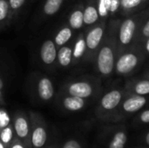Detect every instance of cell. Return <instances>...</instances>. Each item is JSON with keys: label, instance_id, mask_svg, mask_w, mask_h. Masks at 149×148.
Returning <instances> with one entry per match:
<instances>
[{"label": "cell", "instance_id": "cell-1", "mask_svg": "<svg viewBox=\"0 0 149 148\" xmlns=\"http://www.w3.org/2000/svg\"><path fill=\"white\" fill-rule=\"evenodd\" d=\"M100 139L105 148H126L128 131L122 124L107 126L103 129Z\"/></svg>", "mask_w": 149, "mask_h": 148}, {"label": "cell", "instance_id": "cell-2", "mask_svg": "<svg viewBox=\"0 0 149 148\" xmlns=\"http://www.w3.org/2000/svg\"><path fill=\"white\" fill-rule=\"evenodd\" d=\"M122 95L117 90L107 93L100 101V119L108 123H116L117 108L120 105Z\"/></svg>", "mask_w": 149, "mask_h": 148}, {"label": "cell", "instance_id": "cell-3", "mask_svg": "<svg viewBox=\"0 0 149 148\" xmlns=\"http://www.w3.org/2000/svg\"><path fill=\"white\" fill-rule=\"evenodd\" d=\"M31 134L32 148H45L48 142L47 126L43 120L35 115H31Z\"/></svg>", "mask_w": 149, "mask_h": 148}, {"label": "cell", "instance_id": "cell-4", "mask_svg": "<svg viewBox=\"0 0 149 148\" xmlns=\"http://www.w3.org/2000/svg\"><path fill=\"white\" fill-rule=\"evenodd\" d=\"M13 129L15 136L27 148H32L31 134V121L23 115H16L13 121Z\"/></svg>", "mask_w": 149, "mask_h": 148}, {"label": "cell", "instance_id": "cell-5", "mask_svg": "<svg viewBox=\"0 0 149 148\" xmlns=\"http://www.w3.org/2000/svg\"><path fill=\"white\" fill-rule=\"evenodd\" d=\"M146 103H147L146 98H144V96H141V95L133 96V97L127 99L121 104L120 106L121 109L117 113L116 123L121 122V119L123 115H129V114H132L140 111L141 108H143Z\"/></svg>", "mask_w": 149, "mask_h": 148}, {"label": "cell", "instance_id": "cell-6", "mask_svg": "<svg viewBox=\"0 0 149 148\" xmlns=\"http://www.w3.org/2000/svg\"><path fill=\"white\" fill-rule=\"evenodd\" d=\"M99 70L102 74L107 75L112 72L113 68V54L109 47H104L98 57Z\"/></svg>", "mask_w": 149, "mask_h": 148}, {"label": "cell", "instance_id": "cell-7", "mask_svg": "<svg viewBox=\"0 0 149 148\" xmlns=\"http://www.w3.org/2000/svg\"><path fill=\"white\" fill-rule=\"evenodd\" d=\"M138 58L134 54L128 53L120 58L117 62V70L120 73H127L137 65Z\"/></svg>", "mask_w": 149, "mask_h": 148}, {"label": "cell", "instance_id": "cell-8", "mask_svg": "<svg viewBox=\"0 0 149 148\" xmlns=\"http://www.w3.org/2000/svg\"><path fill=\"white\" fill-rule=\"evenodd\" d=\"M68 92L71 96L79 97L82 99L88 98L93 93L92 86L86 82H78L71 85L68 88Z\"/></svg>", "mask_w": 149, "mask_h": 148}, {"label": "cell", "instance_id": "cell-9", "mask_svg": "<svg viewBox=\"0 0 149 148\" xmlns=\"http://www.w3.org/2000/svg\"><path fill=\"white\" fill-rule=\"evenodd\" d=\"M135 30V24L132 19H127L124 21L120 31V39L122 44H127L131 42L134 32Z\"/></svg>", "mask_w": 149, "mask_h": 148}, {"label": "cell", "instance_id": "cell-10", "mask_svg": "<svg viewBox=\"0 0 149 148\" xmlns=\"http://www.w3.org/2000/svg\"><path fill=\"white\" fill-rule=\"evenodd\" d=\"M41 58L45 64H52L56 58V48L54 43L51 40L45 41L40 51Z\"/></svg>", "mask_w": 149, "mask_h": 148}, {"label": "cell", "instance_id": "cell-11", "mask_svg": "<svg viewBox=\"0 0 149 148\" xmlns=\"http://www.w3.org/2000/svg\"><path fill=\"white\" fill-rule=\"evenodd\" d=\"M86 102L84 99L75 96L66 97L63 101V106L69 112H78L84 108Z\"/></svg>", "mask_w": 149, "mask_h": 148}, {"label": "cell", "instance_id": "cell-12", "mask_svg": "<svg viewBox=\"0 0 149 148\" xmlns=\"http://www.w3.org/2000/svg\"><path fill=\"white\" fill-rule=\"evenodd\" d=\"M54 94L52 82L48 79H42L38 83V95L43 100H50Z\"/></svg>", "mask_w": 149, "mask_h": 148}, {"label": "cell", "instance_id": "cell-13", "mask_svg": "<svg viewBox=\"0 0 149 148\" xmlns=\"http://www.w3.org/2000/svg\"><path fill=\"white\" fill-rule=\"evenodd\" d=\"M102 36H103V30L100 27H97L89 32V34L86 37V44L90 49H95L99 45Z\"/></svg>", "mask_w": 149, "mask_h": 148}, {"label": "cell", "instance_id": "cell-14", "mask_svg": "<svg viewBox=\"0 0 149 148\" xmlns=\"http://www.w3.org/2000/svg\"><path fill=\"white\" fill-rule=\"evenodd\" d=\"M15 138L16 136H15L13 126H11L10 124H9L7 126L0 130V141L6 147V148L8 147V146L11 143V141Z\"/></svg>", "mask_w": 149, "mask_h": 148}, {"label": "cell", "instance_id": "cell-15", "mask_svg": "<svg viewBox=\"0 0 149 148\" xmlns=\"http://www.w3.org/2000/svg\"><path fill=\"white\" fill-rule=\"evenodd\" d=\"M58 58L61 65L67 66L72 60V50L69 47H62L58 53Z\"/></svg>", "mask_w": 149, "mask_h": 148}, {"label": "cell", "instance_id": "cell-16", "mask_svg": "<svg viewBox=\"0 0 149 148\" xmlns=\"http://www.w3.org/2000/svg\"><path fill=\"white\" fill-rule=\"evenodd\" d=\"M62 3L63 0H47L44 7L45 14L53 15L54 13H56L59 10Z\"/></svg>", "mask_w": 149, "mask_h": 148}, {"label": "cell", "instance_id": "cell-17", "mask_svg": "<svg viewBox=\"0 0 149 148\" xmlns=\"http://www.w3.org/2000/svg\"><path fill=\"white\" fill-rule=\"evenodd\" d=\"M83 16H84V23H86V24H93L98 19L99 14L94 7L89 6L85 10Z\"/></svg>", "mask_w": 149, "mask_h": 148}, {"label": "cell", "instance_id": "cell-18", "mask_svg": "<svg viewBox=\"0 0 149 148\" xmlns=\"http://www.w3.org/2000/svg\"><path fill=\"white\" fill-rule=\"evenodd\" d=\"M84 23L83 12L80 10L74 11L70 17V24L73 29H79Z\"/></svg>", "mask_w": 149, "mask_h": 148}, {"label": "cell", "instance_id": "cell-19", "mask_svg": "<svg viewBox=\"0 0 149 148\" xmlns=\"http://www.w3.org/2000/svg\"><path fill=\"white\" fill-rule=\"evenodd\" d=\"M72 37V31L69 28H64L62 29L56 36L55 42L58 45H62L65 44Z\"/></svg>", "mask_w": 149, "mask_h": 148}, {"label": "cell", "instance_id": "cell-20", "mask_svg": "<svg viewBox=\"0 0 149 148\" xmlns=\"http://www.w3.org/2000/svg\"><path fill=\"white\" fill-rule=\"evenodd\" d=\"M59 148H85V144L80 139L70 138L66 140Z\"/></svg>", "mask_w": 149, "mask_h": 148}, {"label": "cell", "instance_id": "cell-21", "mask_svg": "<svg viewBox=\"0 0 149 148\" xmlns=\"http://www.w3.org/2000/svg\"><path fill=\"white\" fill-rule=\"evenodd\" d=\"M134 92L138 95H141V96L149 94V81L144 80L139 82L134 87Z\"/></svg>", "mask_w": 149, "mask_h": 148}, {"label": "cell", "instance_id": "cell-22", "mask_svg": "<svg viewBox=\"0 0 149 148\" xmlns=\"http://www.w3.org/2000/svg\"><path fill=\"white\" fill-rule=\"evenodd\" d=\"M86 42L83 40V39H79L76 45H75V48H74V51H73V56L75 58H80L84 51H85V49H86Z\"/></svg>", "mask_w": 149, "mask_h": 148}, {"label": "cell", "instance_id": "cell-23", "mask_svg": "<svg viewBox=\"0 0 149 148\" xmlns=\"http://www.w3.org/2000/svg\"><path fill=\"white\" fill-rule=\"evenodd\" d=\"M135 122L137 123V125L141 126L149 125V109L141 112L137 119H135Z\"/></svg>", "mask_w": 149, "mask_h": 148}, {"label": "cell", "instance_id": "cell-24", "mask_svg": "<svg viewBox=\"0 0 149 148\" xmlns=\"http://www.w3.org/2000/svg\"><path fill=\"white\" fill-rule=\"evenodd\" d=\"M8 3L5 0H0V21L3 20L8 14Z\"/></svg>", "mask_w": 149, "mask_h": 148}, {"label": "cell", "instance_id": "cell-25", "mask_svg": "<svg viewBox=\"0 0 149 148\" xmlns=\"http://www.w3.org/2000/svg\"><path fill=\"white\" fill-rule=\"evenodd\" d=\"M105 4H106V8L107 9V10L113 12L117 10L120 2L119 0H105Z\"/></svg>", "mask_w": 149, "mask_h": 148}, {"label": "cell", "instance_id": "cell-26", "mask_svg": "<svg viewBox=\"0 0 149 148\" xmlns=\"http://www.w3.org/2000/svg\"><path fill=\"white\" fill-rule=\"evenodd\" d=\"M141 0H121L120 3L125 9H130L138 6Z\"/></svg>", "mask_w": 149, "mask_h": 148}, {"label": "cell", "instance_id": "cell-27", "mask_svg": "<svg viewBox=\"0 0 149 148\" xmlns=\"http://www.w3.org/2000/svg\"><path fill=\"white\" fill-rule=\"evenodd\" d=\"M9 124H10V118H9L8 113L4 111H2V116L0 120V130L7 126Z\"/></svg>", "mask_w": 149, "mask_h": 148}, {"label": "cell", "instance_id": "cell-28", "mask_svg": "<svg viewBox=\"0 0 149 148\" xmlns=\"http://www.w3.org/2000/svg\"><path fill=\"white\" fill-rule=\"evenodd\" d=\"M7 148H27L17 137L11 141V143L8 146Z\"/></svg>", "mask_w": 149, "mask_h": 148}, {"label": "cell", "instance_id": "cell-29", "mask_svg": "<svg viewBox=\"0 0 149 148\" xmlns=\"http://www.w3.org/2000/svg\"><path fill=\"white\" fill-rule=\"evenodd\" d=\"M107 9L106 8V4H105V0H100V3H99V13L101 17H105L107 14Z\"/></svg>", "mask_w": 149, "mask_h": 148}, {"label": "cell", "instance_id": "cell-30", "mask_svg": "<svg viewBox=\"0 0 149 148\" xmlns=\"http://www.w3.org/2000/svg\"><path fill=\"white\" fill-rule=\"evenodd\" d=\"M24 1L25 0H9L10 7L14 10L20 8L23 5V3H24Z\"/></svg>", "mask_w": 149, "mask_h": 148}, {"label": "cell", "instance_id": "cell-31", "mask_svg": "<svg viewBox=\"0 0 149 148\" xmlns=\"http://www.w3.org/2000/svg\"><path fill=\"white\" fill-rule=\"evenodd\" d=\"M140 140L141 143H143L145 146H148L149 147V130L147 131L145 133H143L141 138H140Z\"/></svg>", "mask_w": 149, "mask_h": 148}, {"label": "cell", "instance_id": "cell-32", "mask_svg": "<svg viewBox=\"0 0 149 148\" xmlns=\"http://www.w3.org/2000/svg\"><path fill=\"white\" fill-rule=\"evenodd\" d=\"M143 34L147 37H149V20L143 28Z\"/></svg>", "mask_w": 149, "mask_h": 148}, {"label": "cell", "instance_id": "cell-33", "mask_svg": "<svg viewBox=\"0 0 149 148\" xmlns=\"http://www.w3.org/2000/svg\"><path fill=\"white\" fill-rule=\"evenodd\" d=\"M45 148H58L56 145H52V146H50V147H46Z\"/></svg>", "mask_w": 149, "mask_h": 148}, {"label": "cell", "instance_id": "cell-34", "mask_svg": "<svg viewBox=\"0 0 149 148\" xmlns=\"http://www.w3.org/2000/svg\"><path fill=\"white\" fill-rule=\"evenodd\" d=\"M0 148H6V147H5V146H4L1 141H0Z\"/></svg>", "mask_w": 149, "mask_h": 148}, {"label": "cell", "instance_id": "cell-35", "mask_svg": "<svg viewBox=\"0 0 149 148\" xmlns=\"http://www.w3.org/2000/svg\"><path fill=\"white\" fill-rule=\"evenodd\" d=\"M147 50H148V51L149 52V39L148 40V43H147Z\"/></svg>", "mask_w": 149, "mask_h": 148}, {"label": "cell", "instance_id": "cell-36", "mask_svg": "<svg viewBox=\"0 0 149 148\" xmlns=\"http://www.w3.org/2000/svg\"><path fill=\"white\" fill-rule=\"evenodd\" d=\"M3 85V81H2V80H1V79H0V89H2Z\"/></svg>", "mask_w": 149, "mask_h": 148}, {"label": "cell", "instance_id": "cell-37", "mask_svg": "<svg viewBox=\"0 0 149 148\" xmlns=\"http://www.w3.org/2000/svg\"><path fill=\"white\" fill-rule=\"evenodd\" d=\"M135 148H149V147H148V146H145V147H135Z\"/></svg>", "mask_w": 149, "mask_h": 148}, {"label": "cell", "instance_id": "cell-38", "mask_svg": "<svg viewBox=\"0 0 149 148\" xmlns=\"http://www.w3.org/2000/svg\"><path fill=\"white\" fill-rule=\"evenodd\" d=\"M1 116H2V111L0 110V120H1Z\"/></svg>", "mask_w": 149, "mask_h": 148}, {"label": "cell", "instance_id": "cell-39", "mask_svg": "<svg viewBox=\"0 0 149 148\" xmlns=\"http://www.w3.org/2000/svg\"><path fill=\"white\" fill-rule=\"evenodd\" d=\"M1 96H2V93H1V89H0V98H1Z\"/></svg>", "mask_w": 149, "mask_h": 148}]
</instances>
